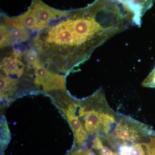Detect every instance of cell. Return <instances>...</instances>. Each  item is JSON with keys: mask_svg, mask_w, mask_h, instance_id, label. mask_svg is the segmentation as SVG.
<instances>
[{"mask_svg": "<svg viewBox=\"0 0 155 155\" xmlns=\"http://www.w3.org/2000/svg\"><path fill=\"white\" fill-rule=\"evenodd\" d=\"M129 20L109 5H90L70 11L34 39L41 64L50 71L67 74L88 60L110 38L130 28Z\"/></svg>", "mask_w": 155, "mask_h": 155, "instance_id": "cell-1", "label": "cell"}, {"mask_svg": "<svg viewBox=\"0 0 155 155\" xmlns=\"http://www.w3.org/2000/svg\"><path fill=\"white\" fill-rule=\"evenodd\" d=\"M81 124L90 136H108L117 123L118 115L109 105L101 88L80 100L79 116Z\"/></svg>", "mask_w": 155, "mask_h": 155, "instance_id": "cell-2", "label": "cell"}, {"mask_svg": "<svg viewBox=\"0 0 155 155\" xmlns=\"http://www.w3.org/2000/svg\"><path fill=\"white\" fill-rule=\"evenodd\" d=\"M154 135L155 131L147 125L130 116L118 115L116 126L107 137L114 138L119 145H131L136 143H147L146 141Z\"/></svg>", "mask_w": 155, "mask_h": 155, "instance_id": "cell-3", "label": "cell"}, {"mask_svg": "<svg viewBox=\"0 0 155 155\" xmlns=\"http://www.w3.org/2000/svg\"><path fill=\"white\" fill-rule=\"evenodd\" d=\"M33 69L35 84L40 92L45 94L53 91L66 89L65 75L50 71L41 64L35 66Z\"/></svg>", "mask_w": 155, "mask_h": 155, "instance_id": "cell-4", "label": "cell"}, {"mask_svg": "<svg viewBox=\"0 0 155 155\" xmlns=\"http://www.w3.org/2000/svg\"><path fill=\"white\" fill-rule=\"evenodd\" d=\"M29 8L36 18L39 31L46 28L51 22L61 19L69 12L53 8L41 0H32Z\"/></svg>", "mask_w": 155, "mask_h": 155, "instance_id": "cell-5", "label": "cell"}, {"mask_svg": "<svg viewBox=\"0 0 155 155\" xmlns=\"http://www.w3.org/2000/svg\"><path fill=\"white\" fill-rule=\"evenodd\" d=\"M19 81L16 78L2 75L0 79V94L1 108L9 105L18 98Z\"/></svg>", "mask_w": 155, "mask_h": 155, "instance_id": "cell-6", "label": "cell"}, {"mask_svg": "<svg viewBox=\"0 0 155 155\" xmlns=\"http://www.w3.org/2000/svg\"><path fill=\"white\" fill-rule=\"evenodd\" d=\"M25 66L21 57L12 54L3 59L1 63V69L5 75L18 79L24 73Z\"/></svg>", "mask_w": 155, "mask_h": 155, "instance_id": "cell-7", "label": "cell"}, {"mask_svg": "<svg viewBox=\"0 0 155 155\" xmlns=\"http://www.w3.org/2000/svg\"><path fill=\"white\" fill-rule=\"evenodd\" d=\"M0 127V152L1 155H4L5 151L8 147L11 138V133L9 129L8 124L5 115H1Z\"/></svg>", "mask_w": 155, "mask_h": 155, "instance_id": "cell-8", "label": "cell"}, {"mask_svg": "<svg viewBox=\"0 0 155 155\" xmlns=\"http://www.w3.org/2000/svg\"><path fill=\"white\" fill-rule=\"evenodd\" d=\"M9 27L13 43H19L27 41L30 38L29 31Z\"/></svg>", "mask_w": 155, "mask_h": 155, "instance_id": "cell-9", "label": "cell"}, {"mask_svg": "<svg viewBox=\"0 0 155 155\" xmlns=\"http://www.w3.org/2000/svg\"><path fill=\"white\" fill-rule=\"evenodd\" d=\"M0 30L1 48H3L12 44L13 41L11 37L9 26L4 23L1 24Z\"/></svg>", "mask_w": 155, "mask_h": 155, "instance_id": "cell-10", "label": "cell"}, {"mask_svg": "<svg viewBox=\"0 0 155 155\" xmlns=\"http://www.w3.org/2000/svg\"><path fill=\"white\" fill-rule=\"evenodd\" d=\"M25 60L28 67L33 68L35 65L40 64L39 57L37 51L35 48L27 50L25 56Z\"/></svg>", "mask_w": 155, "mask_h": 155, "instance_id": "cell-11", "label": "cell"}, {"mask_svg": "<svg viewBox=\"0 0 155 155\" xmlns=\"http://www.w3.org/2000/svg\"><path fill=\"white\" fill-rule=\"evenodd\" d=\"M146 155H155V135L153 136L148 143H143Z\"/></svg>", "mask_w": 155, "mask_h": 155, "instance_id": "cell-12", "label": "cell"}, {"mask_svg": "<svg viewBox=\"0 0 155 155\" xmlns=\"http://www.w3.org/2000/svg\"><path fill=\"white\" fill-rule=\"evenodd\" d=\"M142 85L144 87L155 88V67L149 75L143 81Z\"/></svg>", "mask_w": 155, "mask_h": 155, "instance_id": "cell-13", "label": "cell"}, {"mask_svg": "<svg viewBox=\"0 0 155 155\" xmlns=\"http://www.w3.org/2000/svg\"><path fill=\"white\" fill-rule=\"evenodd\" d=\"M130 155H146L143 143H136L131 145Z\"/></svg>", "mask_w": 155, "mask_h": 155, "instance_id": "cell-14", "label": "cell"}, {"mask_svg": "<svg viewBox=\"0 0 155 155\" xmlns=\"http://www.w3.org/2000/svg\"><path fill=\"white\" fill-rule=\"evenodd\" d=\"M92 150L96 155H118V154L113 151V149L110 148L108 146H104V145L100 149Z\"/></svg>", "mask_w": 155, "mask_h": 155, "instance_id": "cell-15", "label": "cell"}, {"mask_svg": "<svg viewBox=\"0 0 155 155\" xmlns=\"http://www.w3.org/2000/svg\"><path fill=\"white\" fill-rule=\"evenodd\" d=\"M131 151V145L122 144L118 147V155H130Z\"/></svg>", "mask_w": 155, "mask_h": 155, "instance_id": "cell-16", "label": "cell"}]
</instances>
